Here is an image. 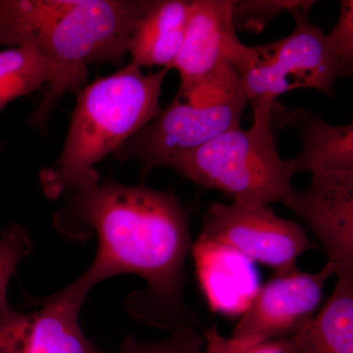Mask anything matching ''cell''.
I'll return each instance as SVG.
<instances>
[{"instance_id":"6da1fadb","label":"cell","mask_w":353,"mask_h":353,"mask_svg":"<svg viewBox=\"0 0 353 353\" xmlns=\"http://www.w3.org/2000/svg\"><path fill=\"white\" fill-rule=\"evenodd\" d=\"M189 219L171 190L108 178L76 192L54 215L53 227L71 241L97 236L94 262L78 279L88 292L114 276H139L148 290L130 294L125 308L141 324L173 331L194 322L183 292L185 259L194 245Z\"/></svg>"},{"instance_id":"7a4b0ae2","label":"cell","mask_w":353,"mask_h":353,"mask_svg":"<svg viewBox=\"0 0 353 353\" xmlns=\"http://www.w3.org/2000/svg\"><path fill=\"white\" fill-rule=\"evenodd\" d=\"M152 0H0V44L34 46L81 88L92 64L119 65Z\"/></svg>"},{"instance_id":"3957f363","label":"cell","mask_w":353,"mask_h":353,"mask_svg":"<svg viewBox=\"0 0 353 353\" xmlns=\"http://www.w3.org/2000/svg\"><path fill=\"white\" fill-rule=\"evenodd\" d=\"M168 68L143 74L132 62L99 77L78 92L68 134L59 158L39 173L50 199L64 192H87L101 183L94 166L148 125L160 111L159 97Z\"/></svg>"},{"instance_id":"277c9868","label":"cell","mask_w":353,"mask_h":353,"mask_svg":"<svg viewBox=\"0 0 353 353\" xmlns=\"http://www.w3.org/2000/svg\"><path fill=\"white\" fill-rule=\"evenodd\" d=\"M248 104L238 72L224 60L208 75L180 85L173 101L121 145L114 157L138 161L145 179L176 155L240 128Z\"/></svg>"},{"instance_id":"5b68a950","label":"cell","mask_w":353,"mask_h":353,"mask_svg":"<svg viewBox=\"0 0 353 353\" xmlns=\"http://www.w3.org/2000/svg\"><path fill=\"white\" fill-rule=\"evenodd\" d=\"M248 130L221 134L194 150L180 153L165 167L243 205L289 203L294 174L281 159L272 129V112L253 115Z\"/></svg>"},{"instance_id":"8992f818","label":"cell","mask_w":353,"mask_h":353,"mask_svg":"<svg viewBox=\"0 0 353 353\" xmlns=\"http://www.w3.org/2000/svg\"><path fill=\"white\" fill-rule=\"evenodd\" d=\"M315 1H296L290 12L294 29L289 36L259 46H245L233 66L240 76L253 115L272 112L276 99L297 88H312L333 97L339 79L352 69L329 50L325 34L310 23Z\"/></svg>"},{"instance_id":"52a82bcc","label":"cell","mask_w":353,"mask_h":353,"mask_svg":"<svg viewBox=\"0 0 353 353\" xmlns=\"http://www.w3.org/2000/svg\"><path fill=\"white\" fill-rule=\"evenodd\" d=\"M199 236L230 246L276 273L296 270V260L316 248L299 223L283 219L268 205L210 204Z\"/></svg>"},{"instance_id":"ba28073f","label":"cell","mask_w":353,"mask_h":353,"mask_svg":"<svg viewBox=\"0 0 353 353\" xmlns=\"http://www.w3.org/2000/svg\"><path fill=\"white\" fill-rule=\"evenodd\" d=\"M334 275L336 270L330 262L317 273H303L297 269L276 273L260 288L252 305L227 338L229 352H245L296 333L313 319L324 285Z\"/></svg>"},{"instance_id":"9c48e42d","label":"cell","mask_w":353,"mask_h":353,"mask_svg":"<svg viewBox=\"0 0 353 353\" xmlns=\"http://www.w3.org/2000/svg\"><path fill=\"white\" fill-rule=\"evenodd\" d=\"M88 290L78 280L39 299V308L0 312V353H104L88 340L79 314Z\"/></svg>"},{"instance_id":"30bf717a","label":"cell","mask_w":353,"mask_h":353,"mask_svg":"<svg viewBox=\"0 0 353 353\" xmlns=\"http://www.w3.org/2000/svg\"><path fill=\"white\" fill-rule=\"evenodd\" d=\"M311 176L287 206L321 241L336 276H353V171Z\"/></svg>"},{"instance_id":"8fae6325","label":"cell","mask_w":353,"mask_h":353,"mask_svg":"<svg viewBox=\"0 0 353 353\" xmlns=\"http://www.w3.org/2000/svg\"><path fill=\"white\" fill-rule=\"evenodd\" d=\"M232 6V0H192L182 46L170 66L180 74L181 85L208 75L224 60L234 63L243 52Z\"/></svg>"},{"instance_id":"7c38bea8","label":"cell","mask_w":353,"mask_h":353,"mask_svg":"<svg viewBox=\"0 0 353 353\" xmlns=\"http://www.w3.org/2000/svg\"><path fill=\"white\" fill-rule=\"evenodd\" d=\"M192 253L199 287L210 310L226 316L243 315L260 290L254 262L230 246L199 236Z\"/></svg>"},{"instance_id":"4fadbf2b","label":"cell","mask_w":353,"mask_h":353,"mask_svg":"<svg viewBox=\"0 0 353 353\" xmlns=\"http://www.w3.org/2000/svg\"><path fill=\"white\" fill-rule=\"evenodd\" d=\"M44 85L43 101L30 119L32 125L39 127L48 121L62 95L68 92L78 94L82 88L32 44L0 51V111L14 99Z\"/></svg>"},{"instance_id":"5bb4252c","label":"cell","mask_w":353,"mask_h":353,"mask_svg":"<svg viewBox=\"0 0 353 353\" xmlns=\"http://www.w3.org/2000/svg\"><path fill=\"white\" fill-rule=\"evenodd\" d=\"M192 1H154L134 26L128 44L132 63L139 68L171 64L182 46Z\"/></svg>"},{"instance_id":"9a60e30c","label":"cell","mask_w":353,"mask_h":353,"mask_svg":"<svg viewBox=\"0 0 353 353\" xmlns=\"http://www.w3.org/2000/svg\"><path fill=\"white\" fill-rule=\"evenodd\" d=\"M282 340L287 353H353V276H339L319 314Z\"/></svg>"},{"instance_id":"2e32d148","label":"cell","mask_w":353,"mask_h":353,"mask_svg":"<svg viewBox=\"0 0 353 353\" xmlns=\"http://www.w3.org/2000/svg\"><path fill=\"white\" fill-rule=\"evenodd\" d=\"M292 114L303 139V150L297 157L285 160L292 174L343 173L353 171V124L331 126L319 116L299 109Z\"/></svg>"},{"instance_id":"e0dca14e","label":"cell","mask_w":353,"mask_h":353,"mask_svg":"<svg viewBox=\"0 0 353 353\" xmlns=\"http://www.w3.org/2000/svg\"><path fill=\"white\" fill-rule=\"evenodd\" d=\"M226 338L215 326L197 333L194 325H183L172 331L163 341H141L132 336H125L118 353H224Z\"/></svg>"},{"instance_id":"ac0fdd59","label":"cell","mask_w":353,"mask_h":353,"mask_svg":"<svg viewBox=\"0 0 353 353\" xmlns=\"http://www.w3.org/2000/svg\"><path fill=\"white\" fill-rule=\"evenodd\" d=\"M29 232L19 224L4 228L0 234V312L9 305L7 290L16 269L32 252Z\"/></svg>"},{"instance_id":"d6986e66","label":"cell","mask_w":353,"mask_h":353,"mask_svg":"<svg viewBox=\"0 0 353 353\" xmlns=\"http://www.w3.org/2000/svg\"><path fill=\"white\" fill-rule=\"evenodd\" d=\"M296 0H241L233 1L234 30L257 34L279 13L289 10Z\"/></svg>"},{"instance_id":"ffe728a7","label":"cell","mask_w":353,"mask_h":353,"mask_svg":"<svg viewBox=\"0 0 353 353\" xmlns=\"http://www.w3.org/2000/svg\"><path fill=\"white\" fill-rule=\"evenodd\" d=\"M327 46L336 59L348 68L353 66V1L341 2L338 22L329 34H325Z\"/></svg>"},{"instance_id":"44dd1931","label":"cell","mask_w":353,"mask_h":353,"mask_svg":"<svg viewBox=\"0 0 353 353\" xmlns=\"http://www.w3.org/2000/svg\"><path fill=\"white\" fill-rule=\"evenodd\" d=\"M224 353H230L227 347V338L226 350ZM241 353H287V350H285L282 339H280V340L266 341V343H261V345H256V347Z\"/></svg>"}]
</instances>
